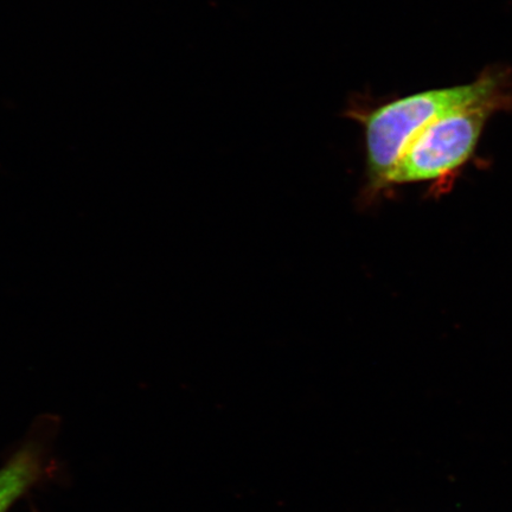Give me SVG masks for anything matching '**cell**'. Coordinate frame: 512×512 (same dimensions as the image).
<instances>
[{"mask_svg": "<svg viewBox=\"0 0 512 512\" xmlns=\"http://www.w3.org/2000/svg\"><path fill=\"white\" fill-rule=\"evenodd\" d=\"M498 91L494 76H483L471 85L435 89L407 96L377 108L364 119L368 171L375 188H384L400 159L414 139L433 120Z\"/></svg>", "mask_w": 512, "mask_h": 512, "instance_id": "1", "label": "cell"}, {"mask_svg": "<svg viewBox=\"0 0 512 512\" xmlns=\"http://www.w3.org/2000/svg\"><path fill=\"white\" fill-rule=\"evenodd\" d=\"M498 91L453 108L432 121L408 147L386 185L434 181L472 156L490 115L502 105Z\"/></svg>", "mask_w": 512, "mask_h": 512, "instance_id": "2", "label": "cell"}, {"mask_svg": "<svg viewBox=\"0 0 512 512\" xmlns=\"http://www.w3.org/2000/svg\"><path fill=\"white\" fill-rule=\"evenodd\" d=\"M41 471L42 457L37 446H24L14 454L0 469V512H8L34 485Z\"/></svg>", "mask_w": 512, "mask_h": 512, "instance_id": "3", "label": "cell"}]
</instances>
